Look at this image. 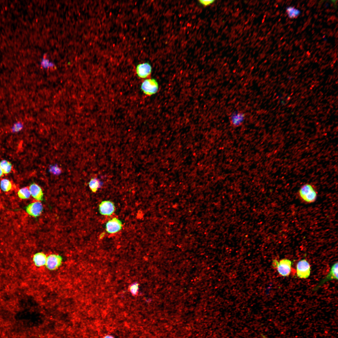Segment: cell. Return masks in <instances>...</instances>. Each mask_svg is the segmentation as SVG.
<instances>
[{"mask_svg":"<svg viewBox=\"0 0 338 338\" xmlns=\"http://www.w3.org/2000/svg\"><path fill=\"white\" fill-rule=\"evenodd\" d=\"M301 199L306 203H310L316 200L317 193L313 185L309 183L303 185L298 192Z\"/></svg>","mask_w":338,"mask_h":338,"instance_id":"obj_1","label":"cell"},{"mask_svg":"<svg viewBox=\"0 0 338 338\" xmlns=\"http://www.w3.org/2000/svg\"><path fill=\"white\" fill-rule=\"evenodd\" d=\"M293 262L290 260L284 259L279 262L274 259L272 262L273 266L276 268L279 274L283 277L288 276L291 272Z\"/></svg>","mask_w":338,"mask_h":338,"instance_id":"obj_2","label":"cell"},{"mask_svg":"<svg viewBox=\"0 0 338 338\" xmlns=\"http://www.w3.org/2000/svg\"><path fill=\"white\" fill-rule=\"evenodd\" d=\"M141 89L145 95L150 96L157 92L159 90V84L157 81L154 79H146L142 83Z\"/></svg>","mask_w":338,"mask_h":338,"instance_id":"obj_3","label":"cell"},{"mask_svg":"<svg viewBox=\"0 0 338 338\" xmlns=\"http://www.w3.org/2000/svg\"><path fill=\"white\" fill-rule=\"evenodd\" d=\"M296 274L300 278L305 279L308 278L311 273L310 265L305 259L299 261L296 266Z\"/></svg>","mask_w":338,"mask_h":338,"instance_id":"obj_4","label":"cell"},{"mask_svg":"<svg viewBox=\"0 0 338 338\" xmlns=\"http://www.w3.org/2000/svg\"><path fill=\"white\" fill-rule=\"evenodd\" d=\"M136 73L138 77L146 78L150 76L152 72V67L148 62H144L138 64L136 67Z\"/></svg>","mask_w":338,"mask_h":338,"instance_id":"obj_5","label":"cell"},{"mask_svg":"<svg viewBox=\"0 0 338 338\" xmlns=\"http://www.w3.org/2000/svg\"><path fill=\"white\" fill-rule=\"evenodd\" d=\"M338 262L334 263L331 266L330 271L328 274L319 282L313 290L317 289L321 285L326 282L333 280L338 279Z\"/></svg>","mask_w":338,"mask_h":338,"instance_id":"obj_6","label":"cell"},{"mask_svg":"<svg viewBox=\"0 0 338 338\" xmlns=\"http://www.w3.org/2000/svg\"><path fill=\"white\" fill-rule=\"evenodd\" d=\"M26 209L27 213L29 215L37 217L41 213L43 207L40 202L36 201L29 204L26 207Z\"/></svg>","mask_w":338,"mask_h":338,"instance_id":"obj_7","label":"cell"},{"mask_svg":"<svg viewBox=\"0 0 338 338\" xmlns=\"http://www.w3.org/2000/svg\"><path fill=\"white\" fill-rule=\"evenodd\" d=\"M122 225V222L120 220L114 218L106 223V231L110 233H116L121 229Z\"/></svg>","mask_w":338,"mask_h":338,"instance_id":"obj_8","label":"cell"},{"mask_svg":"<svg viewBox=\"0 0 338 338\" xmlns=\"http://www.w3.org/2000/svg\"><path fill=\"white\" fill-rule=\"evenodd\" d=\"M62 260L60 256L55 254H50L47 257L45 265L48 269L54 270L60 266Z\"/></svg>","mask_w":338,"mask_h":338,"instance_id":"obj_9","label":"cell"},{"mask_svg":"<svg viewBox=\"0 0 338 338\" xmlns=\"http://www.w3.org/2000/svg\"><path fill=\"white\" fill-rule=\"evenodd\" d=\"M99 210L101 215L110 216L115 212V207L112 202L109 201H104L99 205Z\"/></svg>","mask_w":338,"mask_h":338,"instance_id":"obj_10","label":"cell"},{"mask_svg":"<svg viewBox=\"0 0 338 338\" xmlns=\"http://www.w3.org/2000/svg\"><path fill=\"white\" fill-rule=\"evenodd\" d=\"M29 189L31 195L35 199L39 201L43 200V194L40 187L35 183H32Z\"/></svg>","mask_w":338,"mask_h":338,"instance_id":"obj_11","label":"cell"},{"mask_svg":"<svg viewBox=\"0 0 338 338\" xmlns=\"http://www.w3.org/2000/svg\"><path fill=\"white\" fill-rule=\"evenodd\" d=\"M245 119V115L243 113L240 112H233L230 116V120L232 125L235 127L240 125L243 122Z\"/></svg>","mask_w":338,"mask_h":338,"instance_id":"obj_12","label":"cell"},{"mask_svg":"<svg viewBox=\"0 0 338 338\" xmlns=\"http://www.w3.org/2000/svg\"><path fill=\"white\" fill-rule=\"evenodd\" d=\"M46 259L47 257L46 255L41 252L35 253L33 257V261L35 265L38 267L45 265Z\"/></svg>","mask_w":338,"mask_h":338,"instance_id":"obj_13","label":"cell"},{"mask_svg":"<svg viewBox=\"0 0 338 338\" xmlns=\"http://www.w3.org/2000/svg\"><path fill=\"white\" fill-rule=\"evenodd\" d=\"M103 182L98 178L96 177L92 178L89 183V186L91 190L93 192H96L102 186Z\"/></svg>","mask_w":338,"mask_h":338,"instance_id":"obj_14","label":"cell"},{"mask_svg":"<svg viewBox=\"0 0 338 338\" xmlns=\"http://www.w3.org/2000/svg\"><path fill=\"white\" fill-rule=\"evenodd\" d=\"M12 167L11 163L6 160H3L0 162V167L3 173H9L11 170Z\"/></svg>","mask_w":338,"mask_h":338,"instance_id":"obj_15","label":"cell"},{"mask_svg":"<svg viewBox=\"0 0 338 338\" xmlns=\"http://www.w3.org/2000/svg\"><path fill=\"white\" fill-rule=\"evenodd\" d=\"M286 12L288 17L290 18H297L300 13V11L293 7H288L286 8Z\"/></svg>","mask_w":338,"mask_h":338,"instance_id":"obj_16","label":"cell"},{"mask_svg":"<svg viewBox=\"0 0 338 338\" xmlns=\"http://www.w3.org/2000/svg\"><path fill=\"white\" fill-rule=\"evenodd\" d=\"M0 187L4 192H8L12 188V185L11 182L8 179H3L0 182Z\"/></svg>","mask_w":338,"mask_h":338,"instance_id":"obj_17","label":"cell"},{"mask_svg":"<svg viewBox=\"0 0 338 338\" xmlns=\"http://www.w3.org/2000/svg\"><path fill=\"white\" fill-rule=\"evenodd\" d=\"M18 194L19 198L23 199L28 198L31 195L29 188L27 187L22 188L19 190Z\"/></svg>","mask_w":338,"mask_h":338,"instance_id":"obj_18","label":"cell"},{"mask_svg":"<svg viewBox=\"0 0 338 338\" xmlns=\"http://www.w3.org/2000/svg\"><path fill=\"white\" fill-rule=\"evenodd\" d=\"M41 65L44 68H49L53 67L54 64L49 62L48 60L43 59L41 63Z\"/></svg>","mask_w":338,"mask_h":338,"instance_id":"obj_19","label":"cell"},{"mask_svg":"<svg viewBox=\"0 0 338 338\" xmlns=\"http://www.w3.org/2000/svg\"><path fill=\"white\" fill-rule=\"evenodd\" d=\"M215 1L213 0H200L199 3L204 6H207L213 3Z\"/></svg>","mask_w":338,"mask_h":338,"instance_id":"obj_20","label":"cell"},{"mask_svg":"<svg viewBox=\"0 0 338 338\" xmlns=\"http://www.w3.org/2000/svg\"><path fill=\"white\" fill-rule=\"evenodd\" d=\"M138 286L137 284H135L131 285L130 287V290L133 294H135L137 292Z\"/></svg>","mask_w":338,"mask_h":338,"instance_id":"obj_21","label":"cell"},{"mask_svg":"<svg viewBox=\"0 0 338 338\" xmlns=\"http://www.w3.org/2000/svg\"><path fill=\"white\" fill-rule=\"evenodd\" d=\"M50 171L55 174H58L60 173L61 170L60 168L57 166H52L50 167Z\"/></svg>","mask_w":338,"mask_h":338,"instance_id":"obj_22","label":"cell"},{"mask_svg":"<svg viewBox=\"0 0 338 338\" xmlns=\"http://www.w3.org/2000/svg\"><path fill=\"white\" fill-rule=\"evenodd\" d=\"M14 127H16L14 128V130H15V131H17L19 129H20L22 128V126L21 125H19L17 124L14 126Z\"/></svg>","mask_w":338,"mask_h":338,"instance_id":"obj_23","label":"cell"},{"mask_svg":"<svg viewBox=\"0 0 338 338\" xmlns=\"http://www.w3.org/2000/svg\"><path fill=\"white\" fill-rule=\"evenodd\" d=\"M103 338H115L113 336L110 335L105 336Z\"/></svg>","mask_w":338,"mask_h":338,"instance_id":"obj_24","label":"cell"},{"mask_svg":"<svg viewBox=\"0 0 338 338\" xmlns=\"http://www.w3.org/2000/svg\"><path fill=\"white\" fill-rule=\"evenodd\" d=\"M3 172L0 167V177H1L3 175Z\"/></svg>","mask_w":338,"mask_h":338,"instance_id":"obj_25","label":"cell"}]
</instances>
